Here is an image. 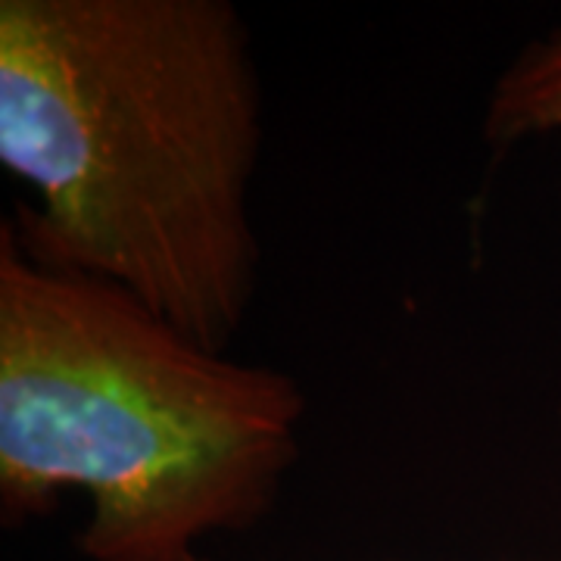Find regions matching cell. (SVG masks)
<instances>
[{
    "label": "cell",
    "mask_w": 561,
    "mask_h": 561,
    "mask_svg": "<svg viewBox=\"0 0 561 561\" xmlns=\"http://www.w3.org/2000/svg\"><path fill=\"white\" fill-rule=\"evenodd\" d=\"M262 91L228 0H0V162L35 260L225 353L256 294Z\"/></svg>",
    "instance_id": "1"
},
{
    "label": "cell",
    "mask_w": 561,
    "mask_h": 561,
    "mask_svg": "<svg viewBox=\"0 0 561 561\" xmlns=\"http://www.w3.org/2000/svg\"><path fill=\"white\" fill-rule=\"evenodd\" d=\"M290 375L206 350L116 284L0 231V508L91 500V561H187L272 508L300 456Z\"/></svg>",
    "instance_id": "2"
},
{
    "label": "cell",
    "mask_w": 561,
    "mask_h": 561,
    "mask_svg": "<svg viewBox=\"0 0 561 561\" xmlns=\"http://www.w3.org/2000/svg\"><path fill=\"white\" fill-rule=\"evenodd\" d=\"M549 135H561V28L505 66L483 110V140L493 147Z\"/></svg>",
    "instance_id": "3"
},
{
    "label": "cell",
    "mask_w": 561,
    "mask_h": 561,
    "mask_svg": "<svg viewBox=\"0 0 561 561\" xmlns=\"http://www.w3.org/2000/svg\"><path fill=\"white\" fill-rule=\"evenodd\" d=\"M187 561H206V559H201V556H194V559H187Z\"/></svg>",
    "instance_id": "4"
}]
</instances>
